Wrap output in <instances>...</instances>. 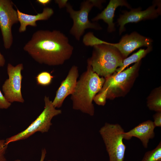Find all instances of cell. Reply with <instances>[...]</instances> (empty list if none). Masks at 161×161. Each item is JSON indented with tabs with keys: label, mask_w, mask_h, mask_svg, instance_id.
<instances>
[{
	"label": "cell",
	"mask_w": 161,
	"mask_h": 161,
	"mask_svg": "<svg viewBox=\"0 0 161 161\" xmlns=\"http://www.w3.org/2000/svg\"><path fill=\"white\" fill-rule=\"evenodd\" d=\"M23 49L39 64L56 66L71 57L74 47L60 31L39 30L33 33Z\"/></svg>",
	"instance_id": "1"
},
{
	"label": "cell",
	"mask_w": 161,
	"mask_h": 161,
	"mask_svg": "<svg viewBox=\"0 0 161 161\" xmlns=\"http://www.w3.org/2000/svg\"><path fill=\"white\" fill-rule=\"evenodd\" d=\"M105 78L100 77L92 69L87 61L86 70L77 81L74 91L71 95L73 109L93 116L95 108L93 103L95 96L101 90Z\"/></svg>",
	"instance_id": "2"
},
{
	"label": "cell",
	"mask_w": 161,
	"mask_h": 161,
	"mask_svg": "<svg viewBox=\"0 0 161 161\" xmlns=\"http://www.w3.org/2000/svg\"><path fill=\"white\" fill-rule=\"evenodd\" d=\"M141 61L119 72H116L105 78L100 91L95 96L93 101L97 105L103 106L107 99L113 100L124 97L129 92L138 75Z\"/></svg>",
	"instance_id": "3"
},
{
	"label": "cell",
	"mask_w": 161,
	"mask_h": 161,
	"mask_svg": "<svg viewBox=\"0 0 161 161\" xmlns=\"http://www.w3.org/2000/svg\"><path fill=\"white\" fill-rule=\"evenodd\" d=\"M124 59L117 49L108 42L93 46L92 56L87 61L94 72L106 78L122 66Z\"/></svg>",
	"instance_id": "4"
},
{
	"label": "cell",
	"mask_w": 161,
	"mask_h": 161,
	"mask_svg": "<svg viewBox=\"0 0 161 161\" xmlns=\"http://www.w3.org/2000/svg\"><path fill=\"white\" fill-rule=\"evenodd\" d=\"M104 0H86L80 4V9L75 10L72 6L68 2L66 7V11L69 14L73 21V25L70 30V34L79 41L83 34L85 30L87 29L100 30L102 28L97 23L91 22L89 19V12L92 8L95 7L101 9Z\"/></svg>",
	"instance_id": "5"
},
{
	"label": "cell",
	"mask_w": 161,
	"mask_h": 161,
	"mask_svg": "<svg viewBox=\"0 0 161 161\" xmlns=\"http://www.w3.org/2000/svg\"><path fill=\"white\" fill-rule=\"evenodd\" d=\"M44 101V108L40 115L25 129L7 138V144L26 139L37 132L44 133L48 131L52 125V119L61 114L62 111L54 107L49 97L45 96Z\"/></svg>",
	"instance_id": "6"
},
{
	"label": "cell",
	"mask_w": 161,
	"mask_h": 161,
	"mask_svg": "<svg viewBox=\"0 0 161 161\" xmlns=\"http://www.w3.org/2000/svg\"><path fill=\"white\" fill-rule=\"evenodd\" d=\"M99 132L109 155L108 161H124L126 146L122 127L118 123H106Z\"/></svg>",
	"instance_id": "7"
},
{
	"label": "cell",
	"mask_w": 161,
	"mask_h": 161,
	"mask_svg": "<svg viewBox=\"0 0 161 161\" xmlns=\"http://www.w3.org/2000/svg\"><path fill=\"white\" fill-rule=\"evenodd\" d=\"M23 68L22 63L15 66L10 63L7 64V71L8 78L3 84L2 90L6 100L11 103L15 102H24L21 92L23 78L21 72Z\"/></svg>",
	"instance_id": "8"
},
{
	"label": "cell",
	"mask_w": 161,
	"mask_h": 161,
	"mask_svg": "<svg viewBox=\"0 0 161 161\" xmlns=\"http://www.w3.org/2000/svg\"><path fill=\"white\" fill-rule=\"evenodd\" d=\"M10 0H0V28L4 46L6 49L11 47L13 42L12 27L19 22L17 13Z\"/></svg>",
	"instance_id": "9"
},
{
	"label": "cell",
	"mask_w": 161,
	"mask_h": 161,
	"mask_svg": "<svg viewBox=\"0 0 161 161\" xmlns=\"http://www.w3.org/2000/svg\"><path fill=\"white\" fill-rule=\"evenodd\" d=\"M160 4V1H155L153 5L143 11L141 10V8L139 7L131 9L129 12L123 11V14L120 15L117 19V23L120 26V35L125 31V25L126 24L136 23L143 20L157 18L160 14V5L157 8H156V7Z\"/></svg>",
	"instance_id": "10"
},
{
	"label": "cell",
	"mask_w": 161,
	"mask_h": 161,
	"mask_svg": "<svg viewBox=\"0 0 161 161\" xmlns=\"http://www.w3.org/2000/svg\"><path fill=\"white\" fill-rule=\"evenodd\" d=\"M152 40L150 38L134 32L123 36L119 42L110 43V44L117 49L125 59L131 53L139 48L152 46Z\"/></svg>",
	"instance_id": "11"
},
{
	"label": "cell",
	"mask_w": 161,
	"mask_h": 161,
	"mask_svg": "<svg viewBox=\"0 0 161 161\" xmlns=\"http://www.w3.org/2000/svg\"><path fill=\"white\" fill-rule=\"evenodd\" d=\"M78 76V67L73 65L56 92L55 97L52 101L55 107L56 108L61 107L65 98L69 95L72 94L76 86Z\"/></svg>",
	"instance_id": "12"
},
{
	"label": "cell",
	"mask_w": 161,
	"mask_h": 161,
	"mask_svg": "<svg viewBox=\"0 0 161 161\" xmlns=\"http://www.w3.org/2000/svg\"><path fill=\"white\" fill-rule=\"evenodd\" d=\"M155 128L153 121L148 120L140 123L128 132L124 133V139L129 140L134 137L139 139L143 145L147 148L150 140L155 136Z\"/></svg>",
	"instance_id": "13"
},
{
	"label": "cell",
	"mask_w": 161,
	"mask_h": 161,
	"mask_svg": "<svg viewBox=\"0 0 161 161\" xmlns=\"http://www.w3.org/2000/svg\"><path fill=\"white\" fill-rule=\"evenodd\" d=\"M125 6L131 9L130 6L124 0H110L106 7L100 13L92 18V21L94 22L102 19L108 24L107 31L111 32L115 30L113 18L116 9L119 6Z\"/></svg>",
	"instance_id": "14"
},
{
	"label": "cell",
	"mask_w": 161,
	"mask_h": 161,
	"mask_svg": "<svg viewBox=\"0 0 161 161\" xmlns=\"http://www.w3.org/2000/svg\"><path fill=\"white\" fill-rule=\"evenodd\" d=\"M16 11L18 21L20 23L19 29V31L20 32L26 31L27 27L28 26L34 27L37 26L36 21L47 20L54 13L53 9L49 7L44 8L42 13L34 15L23 13L18 8H17Z\"/></svg>",
	"instance_id": "15"
},
{
	"label": "cell",
	"mask_w": 161,
	"mask_h": 161,
	"mask_svg": "<svg viewBox=\"0 0 161 161\" xmlns=\"http://www.w3.org/2000/svg\"><path fill=\"white\" fill-rule=\"evenodd\" d=\"M152 46L148 47L146 49H140L136 52L124 59L122 66L117 69L116 72L119 73L123 71L130 64L141 61L146 55L152 50Z\"/></svg>",
	"instance_id": "16"
},
{
	"label": "cell",
	"mask_w": 161,
	"mask_h": 161,
	"mask_svg": "<svg viewBox=\"0 0 161 161\" xmlns=\"http://www.w3.org/2000/svg\"><path fill=\"white\" fill-rule=\"evenodd\" d=\"M147 105L151 110L161 112V86L155 88L151 92L147 98Z\"/></svg>",
	"instance_id": "17"
},
{
	"label": "cell",
	"mask_w": 161,
	"mask_h": 161,
	"mask_svg": "<svg viewBox=\"0 0 161 161\" xmlns=\"http://www.w3.org/2000/svg\"><path fill=\"white\" fill-rule=\"evenodd\" d=\"M141 161H161V141L154 149L146 152Z\"/></svg>",
	"instance_id": "18"
},
{
	"label": "cell",
	"mask_w": 161,
	"mask_h": 161,
	"mask_svg": "<svg viewBox=\"0 0 161 161\" xmlns=\"http://www.w3.org/2000/svg\"><path fill=\"white\" fill-rule=\"evenodd\" d=\"M83 43L86 46L92 47L108 42L101 40L95 36L93 32H91L87 33L83 37Z\"/></svg>",
	"instance_id": "19"
},
{
	"label": "cell",
	"mask_w": 161,
	"mask_h": 161,
	"mask_svg": "<svg viewBox=\"0 0 161 161\" xmlns=\"http://www.w3.org/2000/svg\"><path fill=\"white\" fill-rule=\"evenodd\" d=\"M53 78V77L49 72L43 71L39 73L35 78L37 84L45 86L50 84Z\"/></svg>",
	"instance_id": "20"
},
{
	"label": "cell",
	"mask_w": 161,
	"mask_h": 161,
	"mask_svg": "<svg viewBox=\"0 0 161 161\" xmlns=\"http://www.w3.org/2000/svg\"><path fill=\"white\" fill-rule=\"evenodd\" d=\"M5 140H0V161H7L5 154L8 147Z\"/></svg>",
	"instance_id": "21"
},
{
	"label": "cell",
	"mask_w": 161,
	"mask_h": 161,
	"mask_svg": "<svg viewBox=\"0 0 161 161\" xmlns=\"http://www.w3.org/2000/svg\"><path fill=\"white\" fill-rule=\"evenodd\" d=\"M11 103L6 99L0 90V109H7L10 107Z\"/></svg>",
	"instance_id": "22"
},
{
	"label": "cell",
	"mask_w": 161,
	"mask_h": 161,
	"mask_svg": "<svg viewBox=\"0 0 161 161\" xmlns=\"http://www.w3.org/2000/svg\"><path fill=\"white\" fill-rule=\"evenodd\" d=\"M153 123L155 127H161V112H157L153 116Z\"/></svg>",
	"instance_id": "23"
},
{
	"label": "cell",
	"mask_w": 161,
	"mask_h": 161,
	"mask_svg": "<svg viewBox=\"0 0 161 161\" xmlns=\"http://www.w3.org/2000/svg\"><path fill=\"white\" fill-rule=\"evenodd\" d=\"M55 1L60 9L66 7L68 2L67 0H55Z\"/></svg>",
	"instance_id": "24"
},
{
	"label": "cell",
	"mask_w": 161,
	"mask_h": 161,
	"mask_svg": "<svg viewBox=\"0 0 161 161\" xmlns=\"http://www.w3.org/2000/svg\"><path fill=\"white\" fill-rule=\"evenodd\" d=\"M47 154V151L45 148H43L41 151L40 159L39 161H44Z\"/></svg>",
	"instance_id": "25"
},
{
	"label": "cell",
	"mask_w": 161,
	"mask_h": 161,
	"mask_svg": "<svg viewBox=\"0 0 161 161\" xmlns=\"http://www.w3.org/2000/svg\"><path fill=\"white\" fill-rule=\"evenodd\" d=\"M51 0H37L36 1L40 4L44 6L49 4L51 2Z\"/></svg>",
	"instance_id": "26"
},
{
	"label": "cell",
	"mask_w": 161,
	"mask_h": 161,
	"mask_svg": "<svg viewBox=\"0 0 161 161\" xmlns=\"http://www.w3.org/2000/svg\"><path fill=\"white\" fill-rule=\"evenodd\" d=\"M5 63V60L4 56L0 52V67L4 66Z\"/></svg>",
	"instance_id": "27"
},
{
	"label": "cell",
	"mask_w": 161,
	"mask_h": 161,
	"mask_svg": "<svg viewBox=\"0 0 161 161\" xmlns=\"http://www.w3.org/2000/svg\"><path fill=\"white\" fill-rule=\"evenodd\" d=\"M13 161H21V160L19 159H16V160H15Z\"/></svg>",
	"instance_id": "28"
},
{
	"label": "cell",
	"mask_w": 161,
	"mask_h": 161,
	"mask_svg": "<svg viewBox=\"0 0 161 161\" xmlns=\"http://www.w3.org/2000/svg\"><path fill=\"white\" fill-rule=\"evenodd\" d=\"M46 161H58L57 160H49Z\"/></svg>",
	"instance_id": "29"
},
{
	"label": "cell",
	"mask_w": 161,
	"mask_h": 161,
	"mask_svg": "<svg viewBox=\"0 0 161 161\" xmlns=\"http://www.w3.org/2000/svg\"></svg>",
	"instance_id": "30"
}]
</instances>
